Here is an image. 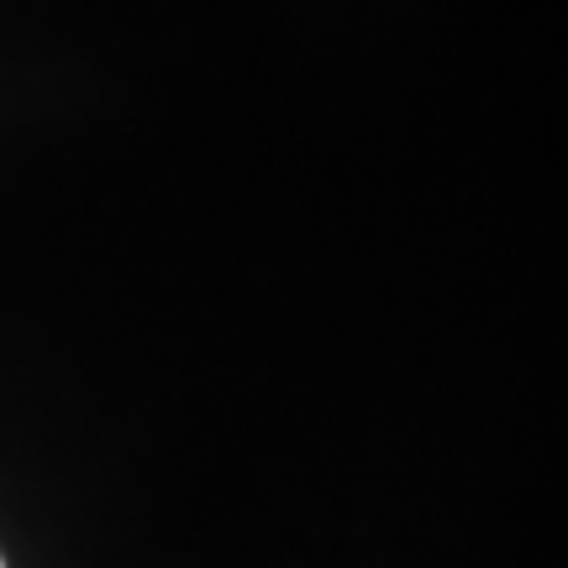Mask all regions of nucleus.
<instances>
[{"label":"nucleus","instance_id":"nucleus-1","mask_svg":"<svg viewBox=\"0 0 568 568\" xmlns=\"http://www.w3.org/2000/svg\"><path fill=\"white\" fill-rule=\"evenodd\" d=\"M0 568H6V564H0Z\"/></svg>","mask_w":568,"mask_h":568}]
</instances>
